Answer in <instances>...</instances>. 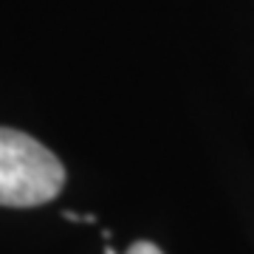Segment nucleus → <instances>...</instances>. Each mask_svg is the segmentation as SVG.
<instances>
[{
	"label": "nucleus",
	"instance_id": "nucleus-1",
	"mask_svg": "<svg viewBox=\"0 0 254 254\" xmlns=\"http://www.w3.org/2000/svg\"><path fill=\"white\" fill-rule=\"evenodd\" d=\"M65 187V167L23 130L0 127V206H43Z\"/></svg>",
	"mask_w": 254,
	"mask_h": 254
},
{
	"label": "nucleus",
	"instance_id": "nucleus-2",
	"mask_svg": "<svg viewBox=\"0 0 254 254\" xmlns=\"http://www.w3.org/2000/svg\"><path fill=\"white\" fill-rule=\"evenodd\" d=\"M125 254H164V252L155 243H150V240H136V243L130 246Z\"/></svg>",
	"mask_w": 254,
	"mask_h": 254
},
{
	"label": "nucleus",
	"instance_id": "nucleus-3",
	"mask_svg": "<svg viewBox=\"0 0 254 254\" xmlns=\"http://www.w3.org/2000/svg\"><path fill=\"white\" fill-rule=\"evenodd\" d=\"M65 220H73V223H96L93 215H79V212H65Z\"/></svg>",
	"mask_w": 254,
	"mask_h": 254
},
{
	"label": "nucleus",
	"instance_id": "nucleus-4",
	"mask_svg": "<svg viewBox=\"0 0 254 254\" xmlns=\"http://www.w3.org/2000/svg\"><path fill=\"white\" fill-rule=\"evenodd\" d=\"M105 254H119L116 249H110V246H105Z\"/></svg>",
	"mask_w": 254,
	"mask_h": 254
}]
</instances>
